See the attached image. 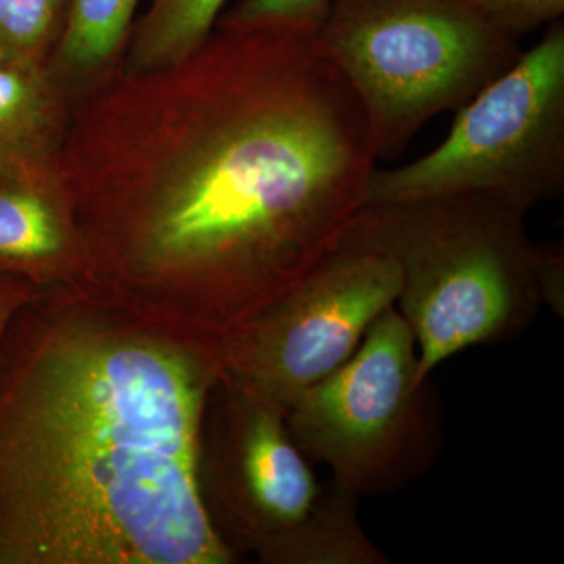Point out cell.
I'll use <instances>...</instances> for the list:
<instances>
[{"mask_svg":"<svg viewBox=\"0 0 564 564\" xmlns=\"http://www.w3.org/2000/svg\"><path fill=\"white\" fill-rule=\"evenodd\" d=\"M203 384L172 348L76 329L0 380V564H223Z\"/></svg>","mask_w":564,"mask_h":564,"instance_id":"cell-1","label":"cell"},{"mask_svg":"<svg viewBox=\"0 0 564 564\" xmlns=\"http://www.w3.org/2000/svg\"><path fill=\"white\" fill-rule=\"evenodd\" d=\"M231 29L207 120L163 176L151 248L254 293L262 311L340 243L377 151L317 31Z\"/></svg>","mask_w":564,"mask_h":564,"instance_id":"cell-2","label":"cell"},{"mask_svg":"<svg viewBox=\"0 0 564 564\" xmlns=\"http://www.w3.org/2000/svg\"><path fill=\"white\" fill-rule=\"evenodd\" d=\"M525 214L464 193L356 215L350 231L399 263L397 311L414 334L421 383L456 352L519 336L543 304L563 315V247L533 243Z\"/></svg>","mask_w":564,"mask_h":564,"instance_id":"cell-3","label":"cell"},{"mask_svg":"<svg viewBox=\"0 0 564 564\" xmlns=\"http://www.w3.org/2000/svg\"><path fill=\"white\" fill-rule=\"evenodd\" d=\"M317 35L366 110L378 159L397 158L522 55L466 0H332Z\"/></svg>","mask_w":564,"mask_h":564,"instance_id":"cell-4","label":"cell"},{"mask_svg":"<svg viewBox=\"0 0 564 564\" xmlns=\"http://www.w3.org/2000/svg\"><path fill=\"white\" fill-rule=\"evenodd\" d=\"M447 139L417 161L375 169L366 206L477 193L525 212L564 192V24L458 110Z\"/></svg>","mask_w":564,"mask_h":564,"instance_id":"cell-5","label":"cell"},{"mask_svg":"<svg viewBox=\"0 0 564 564\" xmlns=\"http://www.w3.org/2000/svg\"><path fill=\"white\" fill-rule=\"evenodd\" d=\"M417 370L414 334L393 306L344 366L288 408L293 441L356 499L413 484L443 447L437 399Z\"/></svg>","mask_w":564,"mask_h":564,"instance_id":"cell-6","label":"cell"},{"mask_svg":"<svg viewBox=\"0 0 564 564\" xmlns=\"http://www.w3.org/2000/svg\"><path fill=\"white\" fill-rule=\"evenodd\" d=\"M400 288L399 263L348 228L321 263L237 337V388L285 414L355 355L375 321L395 306Z\"/></svg>","mask_w":564,"mask_h":564,"instance_id":"cell-7","label":"cell"},{"mask_svg":"<svg viewBox=\"0 0 564 564\" xmlns=\"http://www.w3.org/2000/svg\"><path fill=\"white\" fill-rule=\"evenodd\" d=\"M32 152L0 148V263L24 265L61 251L57 215L32 176Z\"/></svg>","mask_w":564,"mask_h":564,"instance_id":"cell-8","label":"cell"},{"mask_svg":"<svg viewBox=\"0 0 564 564\" xmlns=\"http://www.w3.org/2000/svg\"><path fill=\"white\" fill-rule=\"evenodd\" d=\"M228 0H152L132 50L137 70L170 68L203 50Z\"/></svg>","mask_w":564,"mask_h":564,"instance_id":"cell-9","label":"cell"},{"mask_svg":"<svg viewBox=\"0 0 564 564\" xmlns=\"http://www.w3.org/2000/svg\"><path fill=\"white\" fill-rule=\"evenodd\" d=\"M140 0H69L63 36V65L88 73L104 65L121 46Z\"/></svg>","mask_w":564,"mask_h":564,"instance_id":"cell-10","label":"cell"},{"mask_svg":"<svg viewBox=\"0 0 564 564\" xmlns=\"http://www.w3.org/2000/svg\"><path fill=\"white\" fill-rule=\"evenodd\" d=\"M50 95L35 62L0 65V148L35 152L50 124Z\"/></svg>","mask_w":564,"mask_h":564,"instance_id":"cell-11","label":"cell"},{"mask_svg":"<svg viewBox=\"0 0 564 564\" xmlns=\"http://www.w3.org/2000/svg\"><path fill=\"white\" fill-rule=\"evenodd\" d=\"M69 0H0V46L13 61L35 62L61 31Z\"/></svg>","mask_w":564,"mask_h":564,"instance_id":"cell-12","label":"cell"},{"mask_svg":"<svg viewBox=\"0 0 564 564\" xmlns=\"http://www.w3.org/2000/svg\"><path fill=\"white\" fill-rule=\"evenodd\" d=\"M494 31L519 41L562 20L564 0H466Z\"/></svg>","mask_w":564,"mask_h":564,"instance_id":"cell-13","label":"cell"},{"mask_svg":"<svg viewBox=\"0 0 564 564\" xmlns=\"http://www.w3.org/2000/svg\"><path fill=\"white\" fill-rule=\"evenodd\" d=\"M332 0H242L225 18V25H303L318 29Z\"/></svg>","mask_w":564,"mask_h":564,"instance_id":"cell-14","label":"cell"},{"mask_svg":"<svg viewBox=\"0 0 564 564\" xmlns=\"http://www.w3.org/2000/svg\"><path fill=\"white\" fill-rule=\"evenodd\" d=\"M21 303L22 296L20 292L14 291L9 285H0V345H2L11 318H13Z\"/></svg>","mask_w":564,"mask_h":564,"instance_id":"cell-15","label":"cell"},{"mask_svg":"<svg viewBox=\"0 0 564 564\" xmlns=\"http://www.w3.org/2000/svg\"><path fill=\"white\" fill-rule=\"evenodd\" d=\"M11 61H13V58L10 57V54L6 51V47L0 46V65Z\"/></svg>","mask_w":564,"mask_h":564,"instance_id":"cell-16","label":"cell"}]
</instances>
